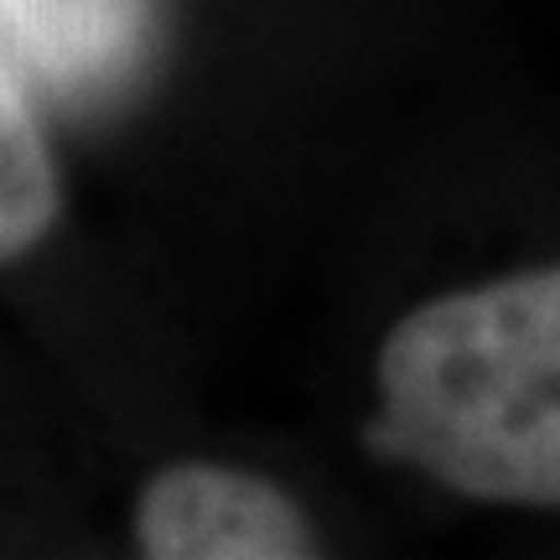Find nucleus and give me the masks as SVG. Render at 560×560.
Here are the masks:
<instances>
[{"label":"nucleus","instance_id":"1","mask_svg":"<svg viewBox=\"0 0 560 560\" xmlns=\"http://www.w3.org/2000/svg\"><path fill=\"white\" fill-rule=\"evenodd\" d=\"M363 441L467 499L560 509V265L395 322Z\"/></svg>","mask_w":560,"mask_h":560},{"label":"nucleus","instance_id":"3","mask_svg":"<svg viewBox=\"0 0 560 560\" xmlns=\"http://www.w3.org/2000/svg\"><path fill=\"white\" fill-rule=\"evenodd\" d=\"M151 37V0H0V47L11 68L73 109L130 89Z\"/></svg>","mask_w":560,"mask_h":560},{"label":"nucleus","instance_id":"4","mask_svg":"<svg viewBox=\"0 0 560 560\" xmlns=\"http://www.w3.org/2000/svg\"><path fill=\"white\" fill-rule=\"evenodd\" d=\"M58 219V172L21 73L0 47V260H16Z\"/></svg>","mask_w":560,"mask_h":560},{"label":"nucleus","instance_id":"2","mask_svg":"<svg viewBox=\"0 0 560 560\" xmlns=\"http://www.w3.org/2000/svg\"><path fill=\"white\" fill-rule=\"evenodd\" d=\"M136 540L156 560H301L317 556V529L276 482L177 462L145 482Z\"/></svg>","mask_w":560,"mask_h":560}]
</instances>
